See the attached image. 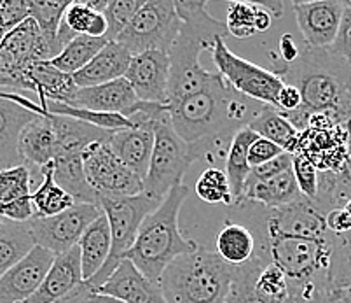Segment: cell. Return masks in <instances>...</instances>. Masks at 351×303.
<instances>
[{
  "label": "cell",
  "mask_w": 351,
  "mask_h": 303,
  "mask_svg": "<svg viewBox=\"0 0 351 303\" xmlns=\"http://www.w3.org/2000/svg\"><path fill=\"white\" fill-rule=\"evenodd\" d=\"M263 107L261 102L232 90L219 74L205 90L168 104V114L194 159L215 164L217 159H226L232 137L247 128Z\"/></svg>",
  "instance_id": "6da1fadb"
},
{
  "label": "cell",
  "mask_w": 351,
  "mask_h": 303,
  "mask_svg": "<svg viewBox=\"0 0 351 303\" xmlns=\"http://www.w3.org/2000/svg\"><path fill=\"white\" fill-rule=\"evenodd\" d=\"M273 72L285 85L295 86L302 97V107L283 116L299 133L308 128L311 114L325 113L337 124L346 123L351 114L350 69L346 60L334 56L328 49L304 47L295 62L283 63L271 53Z\"/></svg>",
  "instance_id": "7a4b0ae2"
},
{
  "label": "cell",
  "mask_w": 351,
  "mask_h": 303,
  "mask_svg": "<svg viewBox=\"0 0 351 303\" xmlns=\"http://www.w3.org/2000/svg\"><path fill=\"white\" fill-rule=\"evenodd\" d=\"M208 2L203 0H177L175 9L180 18V32L171 46L168 104L182 100L189 95L205 90L217 79V72H208L199 63L203 49H212L215 41L228 37L224 21L215 20L208 11Z\"/></svg>",
  "instance_id": "3957f363"
},
{
  "label": "cell",
  "mask_w": 351,
  "mask_h": 303,
  "mask_svg": "<svg viewBox=\"0 0 351 303\" xmlns=\"http://www.w3.org/2000/svg\"><path fill=\"white\" fill-rule=\"evenodd\" d=\"M189 188L180 184L166 194L156 210L142 221L136 240L124 260H130L142 276L158 282L166 267L184 254L194 253L199 244L180 232L178 216L189 197Z\"/></svg>",
  "instance_id": "277c9868"
},
{
  "label": "cell",
  "mask_w": 351,
  "mask_h": 303,
  "mask_svg": "<svg viewBox=\"0 0 351 303\" xmlns=\"http://www.w3.org/2000/svg\"><path fill=\"white\" fill-rule=\"evenodd\" d=\"M266 238L271 261L287 277L290 300L295 303H317L332 288V234L324 238Z\"/></svg>",
  "instance_id": "5b68a950"
},
{
  "label": "cell",
  "mask_w": 351,
  "mask_h": 303,
  "mask_svg": "<svg viewBox=\"0 0 351 303\" xmlns=\"http://www.w3.org/2000/svg\"><path fill=\"white\" fill-rule=\"evenodd\" d=\"M158 284L168 303H228L231 265L199 245L168 265Z\"/></svg>",
  "instance_id": "8992f818"
},
{
  "label": "cell",
  "mask_w": 351,
  "mask_h": 303,
  "mask_svg": "<svg viewBox=\"0 0 351 303\" xmlns=\"http://www.w3.org/2000/svg\"><path fill=\"white\" fill-rule=\"evenodd\" d=\"M98 203L110 226L112 245L104 269L84 282L93 289L104 286L108 277L112 276L117 265L126 258L130 249L135 244L142 221L152 210L158 209L161 202L149 199L142 193L136 197H98Z\"/></svg>",
  "instance_id": "52a82bcc"
},
{
  "label": "cell",
  "mask_w": 351,
  "mask_h": 303,
  "mask_svg": "<svg viewBox=\"0 0 351 303\" xmlns=\"http://www.w3.org/2000/svg\"><path fill=\"white\" fill-rule=\"evenodd\" d=\"M194 161L196 159L191 148L175 132L168 114L154 126V148L149 172L143 179V194L162 202L175 186H180L184 175Z\"/></svg>",
  "instance_id": "ba28073f"
},
{
  "label": "cell",
  "mask_w": 351,
  "mask_h": 303,
  "mask_svg": "<svg viewBox=\"0 0 351 303\" xmlns=\"http://www.w3.org/2000/svg\"><path fill=\"white\" fill-rule=\"evenodd\" d=\"M180 18L173 0H145L126 28L117 35L116 43L126 47L132 56L145 51L170 53L180 32Z\"/></svg>",
  "instance_id": "9c48e42d"
},
{
  "label": "cell",
  "mask_w": 351,
  "mask_h": 303,
  "mask_svg": "<svg viewBox=\"0 0 351 303\" xmlns=\"http://www.w3.org/2000/svg\"><path fill=\"white\" fill-rule=\"evenodd\" d=\"M212 60L217 67V74L239 95L271 105L276 109V98L285 82L274 74L273 70L258 67L241 58L226 46L224 39L215 41L212 46Z\"/></svg>",
  "instance_id": "30bf717a"
},
{
  "label": "cell",
  "mask_w": 351,
  "mask_h": 303,
  "mask_svg": "<svg viewBox=\"0 0 351 303\" xmlns=\"http://www.w3.org/2000/svg\"><path fill=\"white\" fill-rule=\"evenodd\" d=\"M86 179L97 197H136L143 181L112 153L108 140L93 142L82 151Z\"/></svg>",
  "instance_id": "8fae6325"
},
{
  "label": "cell",
  "mask_w": 351,
  "mask_h": 303,
  "mask_svg": "<svg viewBox=\"0 0 351 303\" xmlns=\"http://www.w3.org/2000/svg\"><path fill=\"white\" fill-rule=\"evenodd\" d=\"M101 214V207L97 203H75L65 212L51 218L30 219L28 225L35 245L60 256L79 244L88 226Z\"/></svg>",
  "instance_id": "7c38bea8"
},
{
  "label": "cell",
  "mask_w": 351,
  "mask_h": 303,
  "mask_svg": "<svg viewBox=\"0 0 351 303\" xmlns=\"http://www.w3.org/2000/svg\"><path fill=\"white\" fill-rule=\"evenodd\" d=\"M263 225L266 237L324 238L330 234L325 214L304 197L278 209L263 207Z\"/></svg>",
  "instance_id": "4fadbf2b"
},
{
  "label": "cell",
  "mask_w": 351,
  "mask_h": 303,
  "mask_svg": "<svg viewBox=\"0 0 351 303\" xmlns=\"http://www.w3.org/2000/svg\"><path fill=\"white\" fill-rule=\"evenodd\" d=\"M298 27L304 37L306 47L328 49L337 35L344 2L337 0H313V2H292Z\"/></svg>",
  "instance_id": "5bb4252c"
},
{
  "label": "cell",
  "mask_w": 351,
  "mask_h": 303,
  "mask_svg": "<svg viewBox=\"0 0 351 303\" xmlns=\"http://www.w3.org/2000/svg\"><path fill=\"white\" fill-rule=\"evenodd\" d=\"M124 79L140 102L168 105L170 58L161 51H145L132 56Z\"/></svg>",
  "instance_id": "9a60e30c"
},
{
  "label": "cell",
  "mask_w": 351,
  "mask_h": 303,
  "mask_svg": "<svg viewBox=\"0 0 351 303\" xmlns=\"http://www.w3.org/2000/svg\"><path fill=\"white\" fill-rule=\"evenodd\" d=\"M54 254L35 245L30 253L0 277V303H25L39 289Z\"/></svg>",
  "instance_id": "2e32d148"
},
{
  "label": "cell",
  "mask_w": 351,
  "mask_h": 303,
  "mask_svg": "<svg viewBox=\"0 0 351 303\" xmlns=\"http://www.w3.org/2000/svg\"><path fill=\"white\" fill-rule=\"evenodd\" d=\"M298 153L304 155L318 172H339L348 155L344 124L332 128H306L299 133ZM295 155V153H293Z\"/></svg>",
  "instance_id": "e0dca14e"
},
{
  "label": "cell",
  "mask_w": 351,
  "mask_h": 303,
  "mask_svg": "<svg viewBox=\"0 0 351 303\" xmlns=\"http://www.w3.org/2000/svg\"><path fill=\"white\" fill-rule=\"evenodd\" d=\"M32 183V170L23 164L0 170V219L14 223L34 219Z\"/></svg>",
  "instance_id": "ac0fdd59"
},
{
  "label": "cell",
  "mask_w": 351,
  "mask_h": 303,
  "mask_svg": "<svg viewBox=\"0 0 351 303\" xmlns=\"http://www.w3.org/2000/svg\"><path fill=\"white\" fill-rule=\"evenodd\" d=\"M101 295L114 296L124 303H168L158 282L147 279L130 260H123L107 282L97 288Z\"/></svg>",
  "instance_id": "d6986e66"
},
{
  "label": "cell",
  "mask_w": 351,
  "mask_h": 303,
  "mask_svg": "<svg viewBox=\"0 0 351 303\" xmlns=\"http://www.w3.org/2000/svg\"><path fill=\"white\" fill-rule=\"evenodd\" d=\"M138 102L135 91L124 78L91 88H77L70 107L101 114H121L126 117Z\"/></svg>",
  "instance_id": "ffe728a7"
},
{
  "label": "cell",
  "mask_w": 351,
  "mask_h": 303,
  "mask_svg": "<svg viewBox=\"0 0 351 303\" xmlns=\"http://www.w3.org/2000/svg\"><path fill=\"white\" fill-rule=\"evenodd\" d=\"M82 282L84 280H82L81 270V253L75 245L66 253L54 258L39 289L25 303H56L65 298L69 293H72L77 286H81Z\"/></svg>",
  "instance_id": "44dd1931"
},
{
  "label": "cell",
  "mask_w": 351,
  "mask_h": 303,
  "mask_svg": "<svg viewBox=\"0 0 351 303\" xmlns=\"http://www.w3.org/2000/svg\"><path fill=\"white\" fill-rule=\"evenodd\" d=\"M56 149L58 140L49 114L35 116L30 123L25 124L18 137V155L21 164L27 165L32 174L34 170L40 174V168L54 159Z\"/></svg>",
  "instance_id": "7402d4cb"
},
{
  "label": "cell",
  "mask_w": 351,
  "mask_h": 303,
  "mask_svg": "<svg viewBox=\"0 0 351 303\" xmlns=\"http://www.w3.org/2000/svg\"><path fill=\"white\" fill-rule=\"evenodd\" d=\"M108 146L130 170L135 172L142 181L145 179L154 148V126L116 130L108 137Z\"/></svg>",
  "instance_id": "603a6c76"
},
{
  "label": "cell",
  "mask_w": 351,
  "mask_h": 303,
  "mask_svg": "<svg viewBox=\"0 0 351 303\" xmlns=\"http://www.w3.org/2000/svg\"><path fill=\"white\" fill-rule=\"evenodd\" d=\"M130 62H132V53L121 44H117L116 41H110L101 47L100 53L84 69L75 72L72 78L77 88L100 86L124 78Z\"/></svg>",
  "instance_id": "cb8c5ba5"
},
{
  "label": "cell",
  "mask_w": 351,
  "mask_h": 303,
  "mask_svg": "<svg viewBox=\"0 0 351 303\" xmlns=\"http://www.w3.org/2000/svg\"><path fill=\"white\" fill-rule=\"evenodd\" d=\"M2 46L11 51L16 58L25 65H34L39 62H51L58 55L53 44L44 37L39 25L32 18H27L21 25L8 32L2 41Z\"/></svg>",
  "instance_id": "d4e9b609"
},
{
  "label": "cell",
  "mask_w": 351,
  "mask_h": 303,
  "mask_svg": "<svg viewBox=\"0 0 351 303\" xmlns=\"http://www.w3.org/2000/svg\"><path fill=\"white\" fill-rule=\"evenodd\" d=\"M37 114L23 109L0 93V170L21 165L18 155V137L23 126Z\"/></svg>",
  "instance_id": "484cf974"
},
{
  "label": "cell",
  "mask_w": 351,
  "mask_h": 303,
  "mask_svg": "<svg viewBox=\"0 0 351 303\" xmlns=\"http://www.w3.org/2000/svg\"><path fill=\"white\" fill-rule=\"evenodd\" d=\"M28 79L32 82L34 93H37L39 102H60V104H72L77 85L70 74H65L51 62H39L28 69Z\"/></svg>",
  "instance_id": "4316f807"
},
{
  "label": "cell",
  "mask_w": 351,
  "mask_h": 303,
  "mask_svg": "<svg viewBox=\"0 0 351 303\" xmlns=\"http://www.w3.org/2000/svg\"><path fill=\"white\" fill-rule=\"evenodd\" d=\"M110 245H112L110 226H108L105 214H101L100 218H97L88 226L77 244L79 253H81V270L84 282L104 269L105 261L110 254Z\"/></svg>",
  "instance_id": "83f0119b"
},
{
  "label": "cell",
  "mask_w": 351,
  "mask_h": 303,
  "mask_svg": "<svg viewBox=\"0 0 351 303\" xmlns=\"http://www.w3.org/2000/svg\"><path fill=\"white\" fill-rule=\"evenodd\" d=\"M79 35H89L95 39H101L107 35L105 16L91 11L84 4V0L70 2V5L66 8L58 30V44L63 49L70 41L79 37Z\"/></svg>",
  "instance_id": "f1b7e54d"
},
{
  "label": "cell",
  "mask_w": 351,
  "mask_h": 303,
  "mask_svg": "<svg viewBox=\"0 0 351 303\" xmlns=\"http://www.w3.org/2000/svg\"><path fill=\"white\" fill-rule=\"evenodd\" d=\"M53 177L63 191L75 200V203H98V197L86 179L82 155L56 156L53 159Z\"/></svg>",
  "instance_id": "f546056e"
},
{
  "label": "cell",
  "mask_w": 351,
  "mask_h": 303,
  "mask_svg": "<svg viewBox=\"0 0 351 303\" xmlns=\"http://www.w3.org/2000/svg\"><path fill=\"white\" fill-rule=\"evenodd\" d=\"M301 197L302 194L299 191L298 183H295L292 168H290V170H285L273 179L245 188L243 202H255L258 205L266 207V209H278V207L295 202Z\"/></svg>",
  "instance_id": "4dcf8cb0"
},
{
  "label": "cell",
  "mask_w": 351,
  "mask_h": 303,
  "mask_svg": "<svg viewBox=\"0 0 351 303\" xmlns=\"http://www.w3.org/2000/svg\"><path fill=\"white\" fill-rule=\"evenodd\" d=\"M257 139L250 128L239 130L231 140V146L226 155V175H228L229 188L232 194V205L243 202V191L250 175V165H248V148Z\"/></svg>",
  "instance_id": "1f68e13d"
},
{
  "label": "cell",
  "mask_w": 351,
  "mask_h": 303,
  "mask_svg": "<svg viewBox=\"0 0 351 303\" xmlns=\"http://www.w3.org/2000/svg\"><path fill=\"white\" fill-rule=\"evenodd\" d=\"M248 128L257 137L269 140L289 155L298 153L299 132L278 109H274L271 105H264L263 111L248 124Z\"/></svg>",
  "instance_id": "d6a6232c"
},
{
  "label": "cell",
  "mask_w": 351,
  "mask_h": 303,
  "mask_svg": "<svg viewBox=\"0 0 351 303\" xmlns=\"http://www.w3.org/2000/svg\"><path fill=\"white\" fill-rule=\"evenodd\" d=\"M215 238V253L219 254L220 260H224L231 267L247 263L254 256L255 237L252 235L250 229L241 223L228 218Z\"/></svg>",
  "instance_id": "836d02e7"
},
{
  "label": "cell",
  "mask_w": 351,
  "mask_h": 303,
  "mask_svg": "<svg viewBox=\"0 0 351 303\" xmlns=\"http://www.w3.org/2000/svg\"><path fill=\"white\" fill-rule=\"evenodd\" d=\"M32 205L34 218H51L75 205V200L54 183L53 161L40 168V183L37 190L32 191Z\"/></svg>",
  "instance_id": "e575fe53"
},
{
  "label": "cell",
  "mask_w": 351,
  "mask_h": 303,
  "mask_svg": "<svg viewBox=\"0 0 351 303\" xmlns=\"http://www.w3.org/2000/svg\"><path fill=\"white\" fill-rule=\"evenodd\" d=\"M35 247L28 223H14L4 219L0 226V277L23 260Z\"/></svg>",
  "instance_id": "d590c367"
},
{
  "label": "cell",
  "mask_w": 351,
  "mask_h": 303,
  "mask_svg": "<svg viewBox=\"0 0 351 303\" xmlns=\"http://www.w3.org/2000/svg\"><path fill=\"white\" fill-rule=\"evenodd\" d=\"M107 43H110V41H107L105 37L95 39V37H89V35H79V37L70 41L60 51V55H56L51 60V65L56 67L62 72H65V74L73 76L75 72L84 69L100 53L101 47Z\"/></svg>",
  "instance_id": "8d00e7d4"
},
{
  "label": "cell",
  "mask_w": 351,
  "mask_h": 303,
  "mask_svg": "<svg viewBox=\"0 0 351 303\" xmlns=\"http://www.w3.org/2000/svg\"><path fill=\"white\" fill-rule=\"evenodd\" d=\"M69 5L70 2H58V0H28L30 18L39 25L44 37L53 44L58 55L62 51V46L58 44V30Z\"/></svg>",
  "instance_id": "74e56055"
},
{
  "label": "cell",
  "mask_w": 351,
  "mask_h": 303,
  "mask_svg": "<svg viewBox=\"0 0 351 303\" xmlns=\"http://www.w3.org/2000/svg\"><path fill=\"white\" fill-rule=\"evenodd\" d=\"M289 300V282L276 265L271 261L258 273L254 286L255 303H285Z\"/></svg>",
  "instance_id": "f35d334b"
},
{
  "label": "cell",
  "mask_w": 351,
  "mask_h": 303,
  "mask_svg": "<svg viewBox=\"0 0 351 303\" xmlns=\"http://www.w3.org/2000/svg\"><path fill=\"white\" fill-rule=\"evenodd\" d=\"M30 67L32 65H25L23 62H20L11 51L0 44V91L20 95H23V91H34L28 79Z\"/></svg>",
  "instance_id": "ab89813d"
},
{
  "label": "cell",
  "mask_w": 351,
  "mask_h": 303,
  "mask_svg": "<svg viewBox=\"0 0 351 303\" xmlns=\"http://www.w3.org/2000/svg\"><path fill=\"white\" fill-rule=\"evenodd\" d=\"M330 286L351 291V232L332 235Z\"/></svg>",
  "instance_id": "60d3db41"
},
{
  "label": "cell",
  "mask_w": 351,
  "mask_h": 303,
  "mask_svg": "<svg viewBox=\"0 0 351 303\" xmlns=\"http://www.w3.org/2000/svg\"><path fill=\"white\" fill-rule=\"evenodd\" d=\"M194 191L203 202L206 203H224L232 205V194L229 188L228 175L222 168L210 167L201 172L199 179L196 181Z\"/></svg>",
  "instance_id": "b9f144b4"
},
{
  "label": "cell",
  "mask_w": 351,
  "mask_h": 303,
  "mask_svg": "<svg viewBox=\"0 0 351 303\" xmlns=\"http://www.w3.org/2000/svg\"><path fill=\"white\" fill-rule=\"evenodd\" d=\"M255 12H257L255 2H231L228 5V18L224 21L228 34L236 39H248L257 34Z\"/></svg>",
  "instance_id": "7bdbcfd3"
},
{
  "label": "cell",
  "mask_w": 351,
  "mask_h": 303,
  "mask_svg": "<svg viewBox=\"0 0 351 303\" xmlns=\"http://www.w3.org/2000/svg\"><path fill=\"white\" fill-rule=\"evenodd\" d=\"M145 4V0H110L107 5V11L104 12L107 20V41H116L117 35L130 25L133 16L140 11V8Z\"/></svg>",
  "instance_id": "ee69618b"
},
{
  "label": "cell",
  "mask_w": 351,
  "mask_h": 303,
  "mask_svg": "<svg viewBox=\"0 0 351 303\" xmlns=\"http://www.w3.org/2000/svg\"><path fill=\"white\" fill-rule=\"evenodd\" d=\"M292 172L302 197L315 202L318 194V177H320L318 168L304 155L295 153L292 155Z\"/></svg>",
  "instance_id": "f6af8a7d"
},
{
  "label": "cell",
  "mask_w": 351,
  "mask_h": 303,
  "mask_svg": "<svg viewBox=\"0 0 351 303\" xmlns=\"http://www.w3.org/2000/svg\"><path fill=\"white\" fill-rule=\"evenodd\" d=\"M290 168H292V155H289V153H282V155L276 156V158L271 159V161H267V164L252 168L245 188L252 186V184L264 183V181L267 179H273V177L283 174L285 170H290Z\"/></svg>",
  "instance_id": "bcb514c9"
},
{
  "label": "cell",
  "mask_w": 351,
  "mask_h": 303,
  "mask_svg": "<svg viewBox=\"0 0 351 303\" xmlns=\"http://www.w3.org/2000/svg\"><path fill=\"white\" fill-rule=\"evenodd\" d=\"M328 51L337 58L351 62V2H344V11L341 16L337 35Z\"/></svg>",
  "instance_id": "7dc6e473"
},
{
  "label": "cell",
  "mask_w": 351,
  "mask_h": 303,
  "mask_svg": "<svg viewBox=\"0 0 351 303\" xmlns=\"http://www.w3.org/2000/svg\"><path fill=\"white\" fill-rule=\"evenodd\" d=\"M30 18L28 0H0V28L8 34Z\"/></svg>",
  "instance_id": "c3c4849f"
},
{
  "label": "cell",
  "mask_w": 351,
  "mask_h": 303,
  "mask_svg": "<svg viewBox=\"0 0 351 303\" xmlns=\"http://www.w3.org/2000/svg\"><path fill=\"white\" fill-rule=\"evenodd\" d=\"M282 153H285L282 148H278L269 140L263 139V137H257L248 148V165H250V168L258 167V165H264L274 159Z\"/></svg>",
  "instance_id": "681fc988"
},
{
  "label": "cell",
  "mask_w": 351,
  "mask_h": 303,
  "mask_svg": "<svg viewBox=\"0 0 351 303\" xmlns=\"http://www.w3.org/2000/svg\"><path fill=\"white\" fill-rule=\"evenodd\" d=\"M56 303H124V302L114 298V296L101 295V293H98L97 289L89 288L88 284L82 282L81 286H77L72 293H69L65 298L60 300V302Z\"/></svg>",
  "instance_id": "f907efd6"
},
{
  "label": "cell",
  "mask_w": 351,
  "mask_h": 303,
  "mask_svg": "<svg viewBox=\"0 0 351 303\" xmlns=\"http://www.w3.org/2000/svg\"><path fill=\"white\" fill-rule=\"evenodd\" d=\"M302 107V97L299 93V90L295 86L283 85L282 90H280L278 98H276V109L280 113H293Z\"/></svg>",
  "instance_id": "816d5d0a"
},
{
  "label": "cell",
  "mask_w": 351,
  "mask_h": 303,
  "mask_svg": "<svg viewBox=\"0 0 351 303\" xmlns=\"http://www.w3.org/2000/svg\"><path fill=\"white\" fill-rule=\"evenodd\" d=\"M325 223L332 235H344L351 232V218L344 209H334L325 214Z\"/></svg>",
  "instance_id": "f5cc1de1"
},
{
  "label": "cell",
  "mask_w": 351,
  "mask_h": 303,
  "mask_svg": "<svg viewBox=\"0 0 351 303\" xmlns=\"http://www.w3.org/2000/svg\"><path fill=\"white\" fill-rule=\"evenodd\" d=\"M278 53H280L278 58L282 60L283 63H292L299 58V55H301V49H299V46L295 44V41H293L292 35L283 34L282 37H280Z\"/></svg>",
  "instance_id": "db71d44e"
},
{
  "label": "cell",
  "mask_w": 351,
  "mask_h": 303,
  "mask_svg": "<svg viewBox=\"0 0 351 303\" xmlns=\"http://www.w3.org/2000/svg\"><path fill=\"white\" fill-rule=\"evenodd\" d=\"M317 303H351V291L330 288L320 296Z\"/></svg>",
  "instance_id": "11a10c76"
},
{
  "label": "cell",
  "mask_w": 351,
  "mask_h": 303,
  "mask_svg": "<svg viewBox=\"0 0 351 303\" xmlns=\"http://www.w3.org/2000/svg\"><path fill=\"white\" fill-rule=\"evenodd\" d=\"M273 25V14L264 8L263 4H257V12H255V30L267 32Z\"/></svg>",
  "instance_id": "9f6ffc18"
},
{
  "label": "cell",
  "mask_w": 351,
  "mask_h": 303,
  "mask_svg": "<svg viewBox=\"0 0 351 303\" xmlns=\"http://www.w3.org/2000/svg\"><path fill=\"white\" fill-rule=\"evenodd\" d=\"M337 174H339V177L343 179V183L351 188V148H348L346 159H344L343 167H341V170L337 172Z\"/></svg>",
  "instance_id": "6f0895ef"
},
{
  "label": "cell",
  "mask_w": 351,
  "mask_h": 303,
  "mask_svg": "<svg viewBox=\"0 0 351 303\" xmlns=\"http://www.w3.org/2000/svg\"><path fill=\"white\" fill-rule=\"evenodd\" d=\"M84 4L88 5L91 11L98 12V14H104V12L107 11L108 2H107V0H84Z\"/></svg>",
  "instance_id": "680465c9"
},
{
  "label": "cell",
  "mask_w": 351,
  "mask_h": 303,
  "mask_svg": "<svg viewBox=\"0 0 351 303\" xmlns=\"http://www.w3.org/2000/svg\"><path fill=\"white\" fill-rule=\"evenodd\" d=\"M344 132H346L348 148H351V114H350V116H348L346 123H344Z\"/></svg>",
  "instance_id": "91938a15"
},
{
  "label": "cell",
  "mask_w": 351,
  "mask_h": 303,
  "mask_svg": "<svg viewBox=\"0 0 351 303\" xmlns=\"http://www.w3.org/2000/svg\"><path fill=\"white\" fill-rule=\"evenodd\" d=\"M343 209L346 210V212H348V216H350V218H351V199L348 200V202H346V205H344Z\"/></svg>",
  "instance_id": "94428289"
},
{
  "label": "cell",
  "mask_w": 351,
  "mask_h": 303,
  "mask_svg": "<svg viewBox=\"0 0 351 303\" xmlns=\"http://www.w3.org/2000/svg\"><path fill=\"white\" fill-rule=\"evenodd\" d=\"M4 37H5V32L2 30V28H0V43H2V41H4Z\"/></svg>",
  "instance_id": "6125c7cd"
},
{
  "label": "cell",
  "mask_w": 351,
  "mask_h": 303,
  "mask_svg": "<svg viewBox=\"0 0 351 303\" xmlns=\"http://www.w3.org/2000/svg\"><path fill=\"white\" fill-rule=\"evenodd\" d=\"M348 69H350V86H351V62H348Z\"/></svg>",
  "instance_id": "be15d7a7"
},
{
  "label": "cell",
  "mask_w": 351,
  "mask_h": 303,
  "mask_svg": "<svg viewBox=\"0 0 351 303\" xmlns=\"http://www.w3.org/2000/svg\"><path fill=\"white\" fill-rule=\"evenodd\" d=\"M285 303H295V302H293V300H290V298H289V300H287Z\"/></svg>",
  "instance_id": "e7e4bbea"
}]
</instances>
